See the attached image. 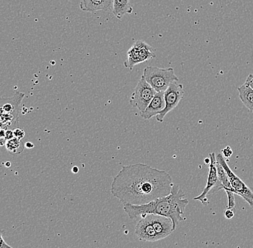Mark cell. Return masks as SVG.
Listing matches in <instances>:
<instances>
[{
    "label": "cell",
    "mask_w": 253,
    "mask_h": 248,
    "mask_svg": "<svg viewBox=\"0 0 253 248\" xmlns=\"http://www.w3.org/2000/svg\"><path fill=\"white\" fill-rule=\"evenodd\" d=\"M112 5V0H81L80 8L86 12L104 11L110 9Z\"/></svg>",
    "instance_id": "cell-14"
},
{
    "label": "cell",
    "mask_w": 253,
    "mask_h": 248,
    "mask_svg": "<svg viewBox=\"0 0 253 248\" xmlns=\"http://www.w3.org/2000/svg\"><path fill=\"white\" fill-rule=\"evenodd\" d=\"M245 84H246L253 90V74L251 73L248 75L246 80H245Z\"/></svg>",
    "instance_id": "cell-20"
},
{
    "label": "cell",
    "mask_w": 253,
    "mask_h": 248,
    "mask_svg": "<svg viewBox=\"0 0 253 248\" xmlns=\"http://www.w3.org/2000/svg\"><path fill=\"white\" fill-rule=\"evenodd\" d=\"M188 204L189 200L186 198L184 192L179 186L174 184L170 193L166 197H161L145 205L125 204L123 209L128 217L132 219L150 214L170 218L175 230L179 222L186 219L183 217V214Z\"/></svg>",
    "instance_id": "cell-2"
},
{
    "label": "cell",
    "mask_w": 253,
    "mask_h": 248,
    "mask_svg": "<svg viewBox=\"0 0 253 248\" xmlns=\"http://www.w3.org/2000/svg\"><path fill=\"white\" fill-rule=\"evenodd\" d=\"M174 185L166 171L146 164L123 166L111 184V193L125 204L145 205L169 195Z\"/></svg>",
    "instance_id": "cell-1"
},
{
    "label": "cell",
    "mask_w": 253,
    "mask_h": 248,
    "mask_svg": "<svg viewBox=\"0 0 253 248\" xmlns=\"http://www.w3.org/2000/svg\"><path fill=\"white\" fill-rule=\"evenodd\" d=\"M184 94L183 85L178 82L171 83L164 92L165 108L156 116V120L160 123H163L168 113L176 108L177 106L182 100Z\"/></svg>",
    "instance_id": "cell-7"
},
{
    "label": "cell",
    "mask_w": 253,
    "mask_h": 248,
    "mask_svg": "<svg viewBox=\"0 0 253 248\" xmlns=\"http://www.w3.org/2000/svg\"><path fill=\"white\" fill-rule=\"evenodd\" d=\"M145 216L154 228L159 241L165 239L174 231L173 222L170 218L153 214Z\"/></svg>",
    "instance_id": "cell-9"
},
{
    "label": "cell",
    "mask_w": 253,
    "mask_h": 248,
    "mask_svg": "<svg viewBox=\"0 0 253 248\" xmlns=\"http://www.w3.org/2000/svg\"><path fill=\"white\" fill-rule=\"evenodd\" d=\"M14 133V137L15 138L18 139V140H22L25 137V132H24V130L22 129H18V128H16V129L13 130Z\"/></svg>",
    "instance_id": "cell-18"
},
{
    "label": "cell",
    "mask_w": 253,
    "mask_h": 248,
    "mask_svg": "<svg viewBox=\"0 0 253 248\" xmlns=\"http://www.w3.org/2000/svg\"><path fill=\"white\" fill-rule=\"evenodd\" d=\"M235 216V213H234L233 209H227L224 212V217L226 219H231Z\"/></svg>",
    "instance_id": "cell-22"
},
{
    "label": "cell",
    "mask_w": 253,
    "mask_h": 248,
    "mask_svg": "<svg viewBox=\"0 0 253 248\" xmlns=\"http://www.w3.org/2000/svg\"><path fill=\"white\" fill-rule=\"evenodd\" d=\"M6 148L12 155H19L25 149V143L22 140L13 137L11 140H7L5 143Z\"/></svg>",
    "instance_id": "cell-17"
},
{
    "label": "cell",
    "mask_w": 253,
    "mask_h": 248,
    "mask_svg": "<svg viewBox=\"0 0 253 248\" xmlns=\"http://www.w3.org/2000/svg\"><path fill=\"white\" fill-rule=\"evenodd\" d=\"M156 93L154 88L141 77L131 96L129 104L141 113L145 111Z\"/></svg>",
    "instance_id": "cell-6"
},
{
    "label": "cell",
    "mask_w": 253,
    "mask_h": 248,
    "mask_svg": "<svg viewBox=\"0 0 253 248\" xmlns=\"http://www.w3.org/2000/svg\"><path fill=\"white\" fill-rule=\"evenodd\" d=\"M14 137V133L13 130H12V129H7L6 130V136H5V139L6 140H11V139L13 138Z\"/></svg>",
    "instance_id": "cell-23"
},
{
    "label": "cell",
    "mask_w": 253,
    "mask_h": 248,
    "mask_svg": "<svg viewBox=\"0 0 253 248\" xmlns=\"http://www.w3.org/2000/svg\"><path fill=\"white\" fill-rule=\"evenodd\" d=\"M239 97L243 105L249 110L251 113H253V90L246 84L240 85L237 88Z\"/></svg>",
    "instance_id": "cell-16"
},
{
    "label": "cell",
    "mask_w": 253,
    "mask_h": 248,
    "mask_svg": "<svg viewBox=\"0 0 253 248\" xmlns=\"http://www.w3.org/2000/svg\"><path fill=\"white\" fill-rule=\"evenodd\" d=\"M142 77L157 93L165 92L169 85L179 80L173 68L162 69L148 66L144 69Z\"/></svg>",
    "instance_id": "cell-3"
},
{
    "label": "cell",
    "mask_w": 253,
    "mask_h": 248,
    "mask_svg": "<svg viewBox=\"0 0 253 248\" xmlns=\"http://www.w3.org/2000/svg\"><path fill=\"white\" fill-rule=\"evenodd\" d=\"M216 171H217L218 177L219 181H221V184L224 187V190L225 191L227 194V199H228V204H227V209H233L235 207V192H234L233 188L231 185L230 181H229L228 176L226 173L225 170L223 168L219 162H216Z\"/></svg>",
    "instance_id": "cell-13"
},
{
    "label": "cell",
    "mask_w": 253,
    "mask_h": 248,
    "mask_svg": "<svg viewBox=\"0 0 253 248\" xmlns=\"http://www.w3.org/2000/svg\"><path fill=\"white\" fill-rule=\"evenodd\" d=\"M216 162H219L225 170L235 194L240 196L243 200L249 204L251 208H253V189H251L241 178L232 172L222 154H218L216 156Z\"/></svg>",
    "instance_id": "cell-5"
},
{
    "label": "cell",
    "mask_w": 253,
    "mask_h": 248,
    "mask_svg": "<svg viewBox=\"0 0 253 248\" xmlns=\"http://www.w3.org/2000/svg\"><path fill=\"white\" fill-rule=\"evenodd\" d=\"M24 96H25L24 93H17L12 98L0 99V106H1L0 116L18 118L19 106Z\"/></svg>",
    "instance_id": "cell-10"
},
{
    "label": "cell",
    "mask_w": 253,
    "mask_h": 248,
    "mask_svg": "<svg viewBox=\"0 0 253 248\" xmlns=\"http://www.w3.org/2000/svg\"><path fill=\"white\" fill-rule=\"evenodd\" d=\"M25 147L28 148H33V147H34V144H33V143H31V142H27V143H25Z\"/></svg>",
    "instance_id": "cell-24"
},
{
    "label": "cell",
    "mask_w": 253,
    "mask_h": 248,
    "mask_svg": "<svg viewBox=\"0 0 253 248\" xmlns=\"http://www.w3.org/2000/svg\"><path fill=\"white\" fill-rule=\"evenodd\" d=\"M136 236L140 241L156 242L159 241L157 234L146 216L141 217L134 230Z\"/></svg>",
    "instance_id": "cell-11"
},
{
    "label": "cell",
    "mask_w": 253,
    "mask_h": 248,
    "mask_svg": "<svg viewBox=\"0 0 253 248\" xmlns=\"http://www.w3.org/2000/svg\"><path fill=\"white\" fill-rule=\"evenodd\" d=\"M79 170V168L77 167H73V168H72L73 173H75V174L78 173Z\"/></svg>",
    "instance_id": "cell-25"
},
{
    "label": "cell",
    "mask_w": 253,
    "mask_h": 248,
    "mask_svg": "<svg viewBox=\"0 0 253 248\" xmlns=\"http://www.w3.org/2000/svg\"><path fill=\"white\" fill-rule=\"evenodd\" d=\"M210 172H209L208 178H207V184L205 189L202 193L198 197H194V200H197L202 202L204 205L208 203V200L207 199V194H210V192L212 191L213 193L217 192V191L224 189L221 181H219L218 177L217 171H216V155L214 153H210Z\"/></svg>",
    "instance_id": "cell-8"
},
{
    "label": "cell",
    "mask_w": 253,
    "mask_h": 248,
    "mask_svg": "<svg viewBox=\"0 0 253 248\" xmlns=\"http://www.w3.org/2000/svg\"><path fill=\"white\" fill-rule=\"evenodd\" d=\"M164 93H156L153 100L150 101L145 111L140 113V116L143 119L149 120L152 117L156 116L165 108Z\"/></svg>",
    "instance_id": "cell-12"
},
{
    "label": "cell",
    "mask_w": 253,
    "mask_h": 248,
    "mask_svg": "<svg viewBox=\"0 0 253 248\" xmlns=\"http://www.w3.org/2000/svg\"><path fill=\"white\" fill-rule=\"evenodd\" d=\"M0 248H13L9 246V245L4 241L1 232H0Z\"/></svg>",
    "instance_id": "cell-21"
},
{
    "label": "cell",
    "mask_w": 253,
    "mask_h": 248,
    "mask_svg": "<svg viewBox=\"0 0 253 248\" xmlns=\"http://www.w3.org/2000/svg\"><path fill=\"white\" fill-rule=\"evenodd\" d=\"M156 55L153 47L144 41L138 40L132 45L127 52V57L125 61L126 69L132 71L134 66L156 58Z\"/></svg>",
    "instance_id": "cell-4"
},
{
    "label": "cell",
    "mask_w": 253,
    "mask_h": 248,
    "mask_svg": "<svg viewBox=\"0 0 253 248\" xmlns=\"http://www.w3.org/2000/svg\"><path fill=\"white\" fill-rule=\"evenodd\" d=\"M0 113H1V106H0Z\"/></svg>",
    "instance_id": "cell-26"
},
{
    "label": "cell",
    "mask_w": 253,
    "mask_h": 248,
    "mask_svg": "<svg viewBox=\"0 0 253 248\" xmlns=\"http://www.w3.org/2000/svg\"><path fill=\"white\" fill-rule=\"evenodd\" d=\"M132 11L133 8L129 0H112V13L119 20H122L126 14H132Z\"/></svg>",
    "instance_id": "cell-15"
},
{
    "label": "cell",
    "mask_w": 253,
    "mask_h": 248,
    "mask_svg": "<svg viewBox=\"0 0 253 248\" xmlns=\"http://www.w3.org/2000/svg\"><path fill=\"white\" fill-rule=\"evenodd\" d=\"M221 153H222V156H224V158L228 159V158H230L232 154H233V151H232L230 146H226L225 148L221 150Z\"/></svg>",
    "instance_id": "cell-19"
}]
</instances>
